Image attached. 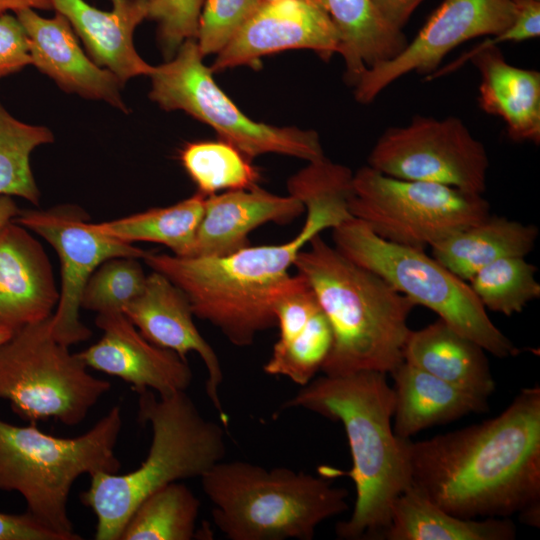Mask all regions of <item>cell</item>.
Here are the masks:
<instances>
[{
  "mask_svg": "<svg viewBox=\"0 0 540 540\" xmlns=\"http://www.w3.org/2000/svg\"><path fill=\"white\" fill-rule=\"evenodd\" d=\"M411 485L461 518L540 515V388L522 389L498 416L413 442Z\"/></svg>",
  "mask_w": 540,
  "mask_h": 540,
  "instance_id": "1",
  "label": "cell"
},
{
  "mask_svg": "<svg viewBox=\"0 0 540 540\" xmlns=\"http://www.w3.org/2000/svg\"><path fill=\"white\" fill-rule=\"evenodd\" d=\"M300 200L305 223L285 243L248 245L217 257L147 252L143 260L184 292L196 317L219 329L231 344L249 346L259 333L276 326L273 298L298 253L323 230L352 218L345 196L331 187L310 186Z\"/></svg>",
  "mask_w": 540,
  "mask_h": 540,
  "instance_id": "2",
  "label": "cell"
},
{
  "mask_svg": "<svg viewBox=\"0 0 540 540\" xmlns=\"http://www.w3.org/2000/svg\"><path fill=\"white\" fill-rule=\"evenodd\" d=\"M386 373L361 371L314 378L277 413L301 408L340 422L345 430L356 499L350 517L336 525L346 540H383L394 500L411 485L406 440L393 431L394 389Z\"/></svg>",
  "mask_w": 540,
  "mask_h": 540,
  "instance_id": "3",
  "label": "cell"
},
{
  "mask_svg": "<svg viewBox=\"0 0 540 540\" xmlns=\"http://www.w3.org/2000/svg\"><path fill=\"white\" fill-rule=\"evenodd\" d=\"M294 262L310 284L333 333L324 375L390 374L403 359L416 306L382 277L352 262L316 235Z\"/></svg>",
  "mask_w": 540,
  "mask_h": 540,
  "instance_id": "4",
  "label": "cell"
},
{
  "mask_svg": "<svg viewBox=\"0 0 540 540\" xmlns=\"http://www.w3.org/2000/svg\"><path fill=\"white\" fill-rule=\"evenodd\" d=\"M138 398V418L152 428L145 460L130 472L96 473L80 494L95 514L97 540H120L134 509L147 496L179 480L202 477L226 454L223 427L205 418L186 391L158 395L145 390Z\"/></svg>",
  "mask_w": 540,
  "mask_h": 540,
  "instance_id": "5",
  "label": "cell"
},
{
  "mask_svg": "<svg viewBox=\"0 0 540 540\" xmlns=\"http://www.w3.org/2000/svg\"><path fill=\"white\" fill-rule=\"evenodd\" d=\"M200 479L212 520L230 540H311L348 509V491L325 475L222 460Z\"/></svg>",
  "mask_w": 540,
  "mask_h": 540,
  "instance_id": "6",
  "label": "cell"
},
{
  "mask_svg": "<svg viewBox=\"0 0 540 540\" xmlns=\"http://www.w3.org/2000/svg\"><path fill=\"white\" fill-rule=\"evenodd\" d=\"M122 425L118 406L72 438L0 419V490L20 493L26 512L61 540H81L68 512L72 486L84 474L119 472L115 448Z\"/></svg>",
  "mask_w": 540,
  "mask_h": 540,
  "instance_id": "7",
  "label": "cell"
},
{
  "mask_svg": "<svg viewBox=\"0 0 540 540\" xmlns=\"http://www.w3.org/2000/svg\"><path fill=\"white\" fill-rule=\"evenodd\" d=\"M332 240L349 260L382 277L416 306L435 312L485 351L498 358L519 353L490 320L469 283L424 250L387 241L353 217L332 229Z\"/></svg>",
  "mask_w": 540,
  "mask_h": 540,
  "instance_id": "8",
  "label": "cell"
},
{
  "mask_svg": "<svg viewBox=\"0 0 540 540\" xmlns=\"http://www.w3.org/2000/svg\"><path fill=\"white\" fill-rule=\"evenodd\" d=\"M50 318L14 330L0 344V400L30 423L55 419L76 426L111 384L53 337Z\"/></svg>",
  "mask_w": 540,
  "mask_h": 540,
  "instance_id": "9",
  "label": "cell"
},
{
  "mask_svg": "<svg viewBox=\"0 0 540 540\" xmlns=\"http://www.w3.org/2000/svg\"><path fill=\"white\" fill-rule=\"evenodd\" d=\"M195 39L154 66L149 97L162 109L182 110L209 125L220 139L247 158L274 153L314 162L325 158L318 133L256 122L244 114L215 82Z\"/></svg>",
  "mask_w": 540,
  "mask_h": 540,
  "instance_id": "10",
  "label": "cell"
},
{
  "mask_svg": "<svg viewBox=\"0 0 540 540\" xmlns=\"http://www.w3.org/2000/svg\"><path fill=\"white\" fill-rule=\"evenodd\" d=\"M349 211L379 237L424 250L490 215L482 194L385 175L366 165L353 173Z\"/></svg>",
  "mask_w": 540,
  "mask_h": 540,
  "instance_id": "11",
  "label": "cell"
},
{
  "mask_svg": "<svg viewBox=\"0 0 540 540\" xmlns=\"http://www.w3.org/2000/svg\"><path fill=\"white\" fill-rule=\"evenodd\" d=\"M367 165L394 178L440 183L482 194L489 157L482 142L458 117L415 115L409 124L382 133Z\"/></svg>",
  "mask_w": 540,
  "mask_h": 540,
  "instance_id": "12",
  "label": "cell"
},
{
  "mask_svg": "<svg viewBox=\"0 0 540 540\" xmlns=\"http://www.w3.org/2000/svg\"><path fill=\"white\" fill-rule=\"evenodd\" d=\"M14 221L44 238L59 257L61 289L50 318L53 337L69 347L89 339L91 331L79 314L88 278L109 258L143 259L147 251L99 233L92 227L88 214L77 205L19 210Z\"/></svg>",
  "mask_w": 540,
  "mask_h": 540,
  "instance_id": "13",
  "label": "cell"
},
{
  "mask_svg": "<svg viewBox=\"0 0 540 540\" xmlns=\"http://www.w3.org/2000/svg\"><path fill=\"white\" fill-rule=\"evenodd\" d=\"M514 11L512 0H443L398 55L365 70L354 85L355 99L368 104L394 81L411 72L429 76L460 44L506 30Z\"/></svg>",
  "mask_w": 540,
  "mask_h": 540,
  "instance_id": "14",
  "label": "cell"
},
{
  "mask_svg": "<svg viewBox=\"0 0 540 540\" xmlns=\"http://www.w3.org/2000/svg\"><path fill=\"white\" fill-rule=\"evenodd\" d=\"M288 49H308L323 60L340 53L339 34L319 0L262 3L218 53L211 71L260 66V58Z\"/></svg>",
  "mask_w": 540,
  "mask_h": 540,
  "instance_id": "15",
  "label": "cell"
},
{
  "mask_svg": "<svg viewBox=\"0 0 540 540\" xmlns=\"http://www.w3.org/2000/svg\"><path fill=\"white\" fill-rule=\"evenodd\" d=\"M102 337L77 353L88 368L118 377L140 393L186 391L193 374L187 360L147 340L120 311L98 313Z\"/></svg>",
  "mask_w": 540,
  "mask_h": 540,
  "instance_id": "16",
  "label": "cell"
},
{
  "mask_svg": "<svg viewBox=\"0 0 540 540\" xmlns=\"http://www.w3.org/2000/svg\"><path fill=\"white\" fill-rule=\"evenodd\" d=\"M122 313L151 343L184 359L190 352L200 356L207 371L205 393L226 426L228 416L219 397L224 379L222 366L215 350L196 327L184 292L162 273L152 271L142 292L123 307Z\"/></svg>",
  "mask_w": 540,
  "mask_h": 540,
  "instance_id": "17",
  "label": "cell"
},
{
  "mask_svg": "<svg viewBox=\"0 0 540 540\" xmlns=\"http://www.w3.org/2000/svg\"><path fill=\"white\" fill-rule=\"evenodd\" d=\"M272 307L279 337L263 371L305 386L321 371L331 350L330 323L312 287L298 273L280 285Z\"/></svg>",
  "mask_w": 540,
  "mask_h": 540,
  "instance_id": "18",
  "label": "cell"
},
{
  "mask_svg": "<svg viewBox=\"0 0 540 540\" xmlns=\"http://www.w3.org/2000/svg\"><path fill=\"white\" fill-rule=\"evenodd\" d=\"M14 14L25 30L31 64L40 72L67 93L102 100L127 111L120 94L123 84L85 54L66 17L55 12L53 17L46 18L33 9Z\"/></svg>",
  "mask_w": 540,
  "mask_h": 540,
  "instance_id": "19",
  "label": "cell"
},
{
  "mask_svg": "<svg viewBox=\"0 0 540 540\" xmlns=\"http://www.w3.org/2000/svg\"><path fill=\"white\" fill-rule=\"evenodd\" d=\"M59 300L41 243L11 220L0 227V328L16 330L50 318Z\"/></svg>",
  "mask_w": 540,
  "mask_h": 540,
  "instance_id": "20",
  "label": "cell"
},
{
  "mask_svg": "<svg viewBox=\"0 0 540 540\" xmlns=\"http://www.w3.org/2000/svg\"><path fill=\"white\" fill-rule=\"evenodd\" d=\"M467 61L474 64L480 75V108L501 118L513 141L539 144L540 73L508 63L498 45H491L474 47L456 61L438 68L427 80L456 71Z\"/></svg>",
  "mask_w": 540,
  "mask_h": 540,
  "instance_id": "21",
  "label": "cell"
},
{
  "mask_svg": "<svg viewBox=\"0 0 540 540\" xmlns=\"http://www.w3.org/2000/svg\"><path fill=\"white\" fill-rule=\"evenodd\" d=\"M303 213L305 206L297 197L259 186L207 196L190 256L232 254L249 245V234L259 226L290 223Z\"/></svg>",
  "mask_w": 540,
  "mask_h": 540,
  "instance_id": "22",
  "label": "cell"
},
{
  "mask_svg": "<svg viewBox=\"0 0 540 540\" xmlns=\"http://www.w3.org/2000/svg\"><path fill=\"white\" fill-rule=\"evenodd\" d=\"M112 10L98 9L85 0H52L55 12L69 21L88 56L111 71L124 85L137 76H150L154 66L137 53L133 35L147 19V0H111Z\"/></svg>",
  "mask_w": 540,
  "mask_h": 540,
  "instance_id": "23",
  "label": "cell"
},
{
  "mask_svg": "<svg viewBox=\"0 0 540 540\" xmlns=\"http://www.w3.org/2000/svg\"><path fill=\"white\" fill-rule=\"evenodd\" d=\"M405 362L469 393L488 399L495 390L485 350L442 319L411 330Z\"/></svg>",
  "mask_w": 540,
  "mask_h": 540,
  "instance_id": "24",
  "label": "cell"
},
{
  "mask_svg": "<svg viewBox=\"0 0 540 540\" xmlns=\"http://www.w3.org/2000/svg\"><path fill=\"white\" fill-rule=\"evenodd\" d=\"M394 380L395 435L409 439L423 429L488 410L487 399L445 382L405 361L391 373Z\"/></svg>",
  "mask_w": 540,
  "mask_h": 540,
  "instance_id": "25",
  "label": "cell"
},
{
  "mask_svg": "<svg viewBox=\"0 0 540 540\" xmlns=\"http://www.w3.org/2000/svg\"><path fill=\"white\" fill-rule=\"evenodd\" d=\"M538 229L489 215L431 246L432 257L468 282L486 265L506 257H525L535 247Z\"/></svg>",
  "mask_w": 540,
  "mask_h": 540,
  "instance_id": "26",
  "label": "cell"
},
{
  "mask_svg": "<svg viewBox=\"0 0 540 540\" xmlns=\"http://www.w3.org/2000/svg\"><path fill=\"white\" fill-rule=\"evenodd\" d=\"M509 519L461 518L450 514L410 485L393 502L385 540H512Z\"/></svg>",
  "mask_w": 540,
  "mask_h": 540,
  "instance_id": "27",
  "label": "cell"
},
{
  "mask_svg": "<svg viewBox=\"0 0 540 540\" xmlns=\"http://www.w3.org/2000/svg\"><path fill=\"white\" fill-rule=\"evenodd\" d=\"M340 38L345 78L355 85L366 69L398 55L408 43L391 27L371 0H319Z\"/></svg>",
  "mask_w": 540,
  "mask_h": 540,
  "instance_id": "28",
  "label": "cell"
},
{
  "mask_svg": "<svg viewBox=\"0 0 540 540\" xmlns=\"http://www.w3.org/2000/svg\"><path fill=\"white\" fill-rule=\"evenodd\" d=\"M205 199L197 192L168 207L91 225L99 233L122 242L158 243L168 247L173 255L188 257L203 217Z\"/></svg>",
  "mask_w": 540,
  "mask_h": 540,
  "instance_id": "29",
  "label": "cell"
},
{
  "mask_svg": "<svg viewBox=\"0 0 540 540\" xmlns=\"http://www.w3.org/2000/svg\"><path fill=\"white\" fill-rule=\"evenodd\" d=\"M200 500L179 482L147 496L134 509L120 540H191L197 536Z\"/></svg>",
  "mask_w": 540,
  "mask_h": 540,
  "instance_id": "30",
  "label": "cell"
},
{
  "mask_svg": "<svg viewBox=\"0 0 540 540\" xmlns=\"http://www.w3.org/2000/svg\"><path fill=\"white\" fill-rule=\"evenodd\" d=\"M180 160L198 192L206 197L219 191L250 189L261 179L252 160L221 139L187 143Z\"/></svg>",
  "mask_w": 540,
  "mask_h": 540,
  "instance_id": "31",
  "label": "cell"
},
{
  "mask_svg": "<svg viewBox=\"0 0 540 540\" xmlns=\"http://www.w3.org/2000/svg\"><path fill=\"white\" fill-rule=\"evenodd\" d=\"M53 139L48 128L19 121L0 103V196H18L39 205L40 191L31 170L30 155Z\"/></svg>",
  "mask_w": 540,
  "mask_h": 540,
  "instance_id": "32",
  "label": "cell"
},
{
  "mask_svg": "<svg viewBox=\"0 0 540 540\" xmlns=\"http://www.w3.org/2000/svg\"><path fill=\"white\" fill-rule=\"evenodd\" d=\"M536 271L524 257H506L481 268L468 283L485 309L511 316L539 298Z\"/></svg>",
  "mask_w": 540,
  "mask_h": 540,
  "instance_id": "33",
  "label": "cell"
},
{
  "mask_svg": "<svg viewBox=\"0 0 540 540\" xmlns=\"http://www.w3.org/2000/svg\"><path fill=\"white\" fill-rule=\"evenodd\" d=\"M146 278L138 258H109L88 278L80 306L97 314L122 312L123 307L142 292Z\"/></svg>",
  "mask_w": 540,
  "mask_h": 540,
  "instance_id": "34",
  "label": "cell"
},
{
  "mask_svg": "<svg viewBox=\"0 0 540 540\" xmlns=\"http://www.w3.org/2000/svg\"><path fill=\"white\" fill-rule=\"evenodd\" d=\"M261 4L262 0H204L195 38L202 56L218 54Z\"/></svg>",
  "mask_w": 540,
  "mask_h": 540,
  "instance_id": "35",
  "label": "cell"
},
{
  "mask_svg": "<svg viewBox=\"0 0 540 540\" xmlns=\"http://www.w3.org/2000/svg\"><path fill=\"white\" fill-rule=\"evenodd\" d=\"M204 0H147V19L156 22L160 47L171 59L189 39H195Z\"/></svg>",
  "mask_w": 540,
  "mask_h": 540,
  "instance_id": "36",
  "label": "cell"
},
{
  "mask_svg": "<svg viewBox=\"0 0 540 540\" xmlns=\"http://www.w3.org/2000/svg\"><path fill=\"white\" fill-rule=\"evenodd\" d=\"M31 64L25 30L17 17L0 15V79Z\"/></svg>",
  "mask_w": 540,
  "mask_h": 540,
  "instance_id": "37",
  "label": "cell"
},
{
  "mask_svg": "<svg viewBox=\"0 0 540 540\" xmlns=\"http://www.w3.org/2000/svg\"><path fill=\"white\" fill-rule=\"evenodd\" d=\"M0 540H61V538L27 512L22 514L0 512Z\"/></svg>",
  "mask_w": 540,
  "mask_h": 540,
  "instance_id": "38",
  "label": "cell"
},
{
  "mask_svg": "<svg viewBox=\"0 0 540 540\" xmlns=\"http://www.w3.org/2000/svg\"><path fill=\"white\" fill-rule=\"evenodd\" d=\"M380 16L393 28L402 30L423 0H371Z\"/></svg>",
  "mask_w": 540,
  "mask_h": 540,
  "instance_id": "39",
  "label": "cell"
},
{
  "mask_svg": "<svg viewBox=\"0 0 540 540\" xmlns=\"http://www.w3.org/2000/svg\"><path fill=\"white\" fill-rule=\"evenodd\" d=\"M24 9H53L52 0H0V15L10 11L16 13Z\"/></svg>",
  "mask_w": 540,
  "mask_h": 540,
  "instance_id": "40",
  "label": "cell"
},
{
  "mask_svg": "<svg viewBox=\"0 0 540 540\" xmlns=\"http://www.w3.org/2000/svg\"><path fill=\"white\" fill-rule=\"evenodd\" d=\"M19 212L15 201L10 196H0V227L13 220Z\"/></svg>",
  "mask_w": 540,
  "mask_h": 540,
  "instance_id": "41",
  "label": "cell"
},
{
  "mask_svg": "<svg viewBox=\"0 0 540 540\" xmlns=\"http://www.w3.org/2000/svg\"><path fill=\"white\" fill-rule=\"evenodd\" d=\"M12 330L6 328H0V344L4 342L11 334Z\"/></svg>",
  "mask_w": 540,
  "mask_h": 540,
  "instance_id": "42",
  "label": "cell"
},
{
  "mask_svg": "<svg viewBox=\"0 0 540 540\" xmlns=\"http://www.w3.org/2000/svg\"><path fill=\"white\" fill-rule=\"evenodd\" d=\"M274 1H279V0H262V3H269V2H274Z\"/></svg>",
  "mask_w": 540,
  "mask_h": 540,
  "instance_id": "43",
  "label": "cell"
},
{
  "mask_svg": "<svg viewBox=\"0 0 540 540\" xmlns=\"http://www.w3.org/2000/svg\"><path fill=\"white\" fill-rule=\"evenodd\" d=\"M513 1V0H512Z\"/></svg>",
  "mask_w": 540,
  "mask_h": 540,
  "instance_id": "44",
  "label": "cell"
}]
</instances>
